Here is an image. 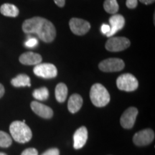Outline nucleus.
<instances>
[{
	"label": "nucleus",
	"instance_id": "f257e3e1",
	"mask_svg": "<svg viewBox=\"0 0 155 155\" xmlns=\"http://www.w3.org/2000/svg\"><path fill=\"white\" fill-rule=\"evenodd\" d=\"M22 30L26 34H36L45 42H53L56 36L55 28L48 19L34 17L26 19L22 24Z\"/></svg>",
	"mask_w": 155,
	"mask_h": 155
},
{
	"label": "nucleus",
	"instance_id": "f03ea898",
	"mask_svg": "<svg viewBox=\"0 0 155 155\" xmlns=\"http://www.w3.org/2000/svg\"><path fill=\"white\" fill-rule=\"evenodd\" d=\"M9 131L15 141L21 144L28 142L32 137L30 128L25 124V122L21 121L12 122L9 127Z\"/></svg>",
	"mask_w": 155,
	"mask_h": 155
},
{
	"label": "nucleus",
	"instance_id": "7ed1b4c3",
	"mask_svg": "<svg viewBox=\"0 0 155 155\" xmlns=\"http://www.w3.org/2000/svg\"><path fill=\"white\" fill-rule=\"evenodd\" d=\"M92 104L96 107H104L110 101V94L106 88L100 83L93 85L90 91Z\"/></svg>",
	"mask_w": 155,
	"mask_h": 155
},
{
	"label": "nucleus",
	"instance_id": "20e7f679",
	"mask_svg": "<svg viewBox=\"0 0 155 155\" xmlns=\"http://www.w3.org/2000/svg\"><path fill=\"white\" fill-rule=\"evenodd\" d=\"M116 86L121 91L131 92L137 90L139 86V82L135 76L131 73H124L118 78Z\"/></svg>",
	"mask_w": 155,
	"mask_h": 155
},
{
	"label": "nucleus",
	"instance_id": "39448f33",
	"mask_svg": "<svg viewBox=\"0 0 155 155\" xmlns=\"http://www.w3.org/2000/svg\"><path fill=\"white\" fill-rule=\"evenodd\" d=\"M129 39L124 37H111L106 42V49L110 52H121L130 46Z\"/></svg>",
	"mask_w": 155,
	"mask_h": 155
},
{
	"label": "nucleus",
	"instance_id": "423d86ee",
	"mask_svg": "<svg viewBox=\"0 0 155 155\" xmlns=\"http://www.w3.org/2000/svg\"><path fill=\"white\" fill-rule=\"evenodd\" d=\"M33 72L37 76L45 79L54 78L57 76V68L51 63H39L34 68Z\"/></svg>",
	"mask_w": 155,
	"mask_h": 155
},
{
	"label": "nucleus",
	"instance_id": "0eeeda50",
	"mask_svg": "<svg viewBox=\"0 0 155 155\" xmlns=\"http://www.w3.org/2000/svg\"><path fill=\"white\" fill-rule=\"evenodd\" d=\"M124 66V62L120 58H108L101 62L98 65L101 71L106 73L121 71Z\"/></svg>",
	"mask_w": 155,
	"mask_h": 155
},
{
	"label": "nucleus",
	"instance_id": "6e6552de",
	"mask_svg": "<svg viewBox=\"0 0 155 155\" xmlns=\"http://www.w3.org/2000/svg\"><path fill=\"white\" fill-rule=\"evenodd\" d=\"M69 26L73 33L76 35H84L91 29V25L88 21L75 17L70 20Z\"/></svg>",
	"mask_w": 155,
	"mask_h": 155
},
{
	"label": "nucleus",
	"instance_id": "1a4fd4ad",
	"mask_svg": "<svg viewBox=\"0 0 155 155\" xmlns=\"http://www.w3.org/2000/svg\"><path fill=\"white\" fill-rule=\"evenodd\" d=\"M154 132L152 129H147L138 131L134 135L133 141L134 144L139 147L149 145L154 141Z\"/></svg>",
	"mask_w": 155,
	"mask_h": 155
},
{
	"label": "nucleus",
	"instance_id": "9d476101",
	"mask_svg": "<svg viewBox=\"0 0 155 155\" xmlns=\"http://www.w3.org/2000/svg\"><path fill=\"white\" fill-rule=\"evenodd\" d=\"M138 115V110L135 107H130L127 108L122 114L120 123L121 127L124 129H131L134 125L136 119Z\"/></svg>",
	"mask_w": 155,
	"mask_h": 155
},
{
	"label": "nucleus",
	"instance_id": "9b49d317",
	"mask_svg": "<svg viewBox=\"0 0 155 155\" xmlns=\"http://www.w3.org/2000/svg\"><path fill=\"white\" fill-rule=\"evenodd\" d=\"M110 32L106 35L108 38L114 36L118 31L121 30L125 25V19L121 15H113L109 19Z\"/></svg>",
	"mask_w": 155,
	"mask_h": 155
},
{
	"label": "nucleus",
	"instance_id": "f8f14e48",
	"mask_svg": "<svg viewBox=\"0 0 155 155\" xmlns=\"http://www.w3.org/2000/svg\"><path fill=\"white\" fill-rule=\"evenodd\" d=\"M31 108L40 117L44 119H50L53 116V111L49 106L42 104L38 101H32L30 104Z\"/></svg>",
	"mask_w": 155,
	"mask_h": 155
},
{
	"label": "nucleus",
	"instance_id": "ddd939ff",
	"mask_svg": "<svg viewBox=\"0 0 155 155\" xmlns=\"http://www.w3.org/2000/svg\"><path fill=\"white\" fill-rule=\"evenodd\" d=\"M88 139V130L86 127H81L78 129L73 135V147L75 150H79L86 144Z\"/></svg>",
	"mask_w": 155,
	"mask_h": 155
},
{
	"label": "nucleus",
	"instance_id": "4468645a",
	"mask_svg": "<svg viewBox=\"0 0 155 155\" xmlns=\"http://www.w3.org/2000/svg\"><path fill=\"white\" fill-rule=\"evenodd\" d=\"M19 62L23 65H38L42 62V57L40 54L32 53V52H28L23 53L19 58Z\"/></svg>",
	"mask_w": 155,
	"mask_h": 155
},
{
	"label": "nucleus",
	"instance_id": "2eb2a0df",
	"mask_svg": "<svg viewBox=\"0 0 155 155\" xmlns=\"http://www.w3.org/2000/svg\"><path fill=\"white\" fill-rule=\"evenodd\" d=\"M83 105V98L79 94H75L70 97L68 103V108L69 111L72 114L76 113L81 109Z\"/></svg>",
	"mask_w": 155,
	"mask_h": 155
},
{
	"label": "nucleus",
	"instance_id": "dca6fc26",
	"mask_svg": "<svg viewBox=\"0 0 155 155\" xmlns=\"http://www.w3.org/2000/svg\"><path fill=\"white\" fill-rule=\"evenodd\" d=\"M0 12L4 16L9 17H16L19 15V9L12 4H4L0 7Z\"/></svg>",
	"mask_w": 155,
	"mask_h": 155
},
{
	"label": "nucleus",
	"instance_id": "f3484780",
	"mask_svg": "<svg viewBox=\"0 0 155 155\" xmlns=\"http://www.w3.org/2000/svg\"><path fill=\"white\" fill-rule=\"evenodd\" d=\"M11 83L15 87L31 86L30 77L25 74H19L13 79H12Z\"/></svg>",
	"mask_w": 155,
	"mask_h": 155
},
{
	"label": "nucleus",
	"instance_id": "a211bd4d",
	"mask_svg": "<svg viewBox=\"0 0 155 155\" xmlns=\"http://www.w3.org/2000/svg\"><path fill=\"white\" fill-rule=\"evenodd\" d=\"M56 100L59 103H63L66 100L68 96V88L65 83H58L55 91Z\"/></svg>",
	"mask_w": 155,
	"mask_h": 155
},
{
	"label": "nucleus",
	"instance_id": "6ab92c4d",
	"mask_svg": "<svg viewBox=\"0 0 155 155\" xmlns=\"http://www.w3.org/2000/svg\"><path fill=\"white\" fill-rule=\"evenodd\" d=\"M104 9L106 12L115 15L119 11V5L116 0H105L104 3Z\"/></svg>",
	"mask_w": 155,
	"mask_h": 155
},
{
	"label": "nucleus",
	"instance_id": "aec40b11",
	"mask_svg": "<svg viewBox=\"0 0 155 155\" xmlns=\"http://www.w3.org/2000/svg\"><path fill=\"white\" fill-rule=\"evenodd\" d=\"M32 96L35 99L39 101H45L49 97V91L46 87L36 89L32 93Z\"/></svg>",
	"mask_w": 155,
	"mask_h": 155
},
{
	"label": "nucleus",
	"instance_id": "412c9836",
	"mask_svg": "<svg viewBox=\"0 0 155 155\" xmlns=\"http://www.w3.org/2000/svg\"><path fill=\"white\" fill-rule=\"evenodd\" d=\"M12 143V139L8 134L3 131H0V147L3 148L9 147Z\"/></svg>",
	"mask_w": 155,
	"mask_h": 155
},
{
	"label": "nucleus",
	"instance_id": "4be33fe9",
	"mask_svg": "<svg viewBox=\"0 0 155 155\" xmlns=\"http://www.w3.org/2000/svg\"><path fill=\"white\" fill-rule=\"evenodd\" d=\"M38 45V40L35 38H29L26 42H25V46L28 48H35Z\"/></svg>",
	"mask_w": 155,
	"mask_h": 155
},
{
	"label": "nucleus",
	"instance_id": "5701e85b",
	"mask_svg": "<svg viewBox=\"0 0 155 155\" xmlns=\"http://www.w3.org/2000/svg\"><path fill=\"white\" fill-rule=\"evenodd\" d=\"M21 155H38V152L35 148H28L23 151Z\"/></svg>",
	"mask_w": 155,
	"mask_h": 155
},
{
	"label": "nucleus",
	"instance_id": "b1692460",
	"mask_svg": "<svg viewBox=\"0 0 155 155\" xmlns=\"http://www.w3.org/2000/svg\"><path fill=\"white\" fill-rule=\"evenodd\" d=\"M137 5H138V0H127L126 2V5L129 9L136 8Z\"/></svg>",
	"mask_w": 155,
	"mask_h": 155
},
{
	"label": "nucleus",
	"instance_id": "393cba45",
	"mask_svg": "<svg viewBox=\"0 0 155 155\" xmlns=\"http://www.w3.org/2000/svg\"><path fill=\"white\" fill-rule=\"evenodd\" d=\"M42 155H60V152L57 148H52L45 151Z\"/></svg>",
	"mask_w": 155,
	"mask_h": 155
},
{
	"label": "nucleus",
	"instance_id": "a878e982",
	"mask_svg": "<svg viewBox=\"0 0 155 155\" xmlns=\"http://www.w3.org/2000/svg\"><path fill=\"white\" fill-rule=\"evenodd\" d=\"M101 30L103 34L106 35L110 32V25L107 24H103L101 28Z\"/></svg>",
	"mask_w": 155,
	"mask_h": 155
},
{
	"label": "nucleus",
	"instance_id": "bb28decb",
	"mask_svg": "<svg viewBox=\"0 0 155 155\" xmlns=\"http://www.w3.org/2000/svg\"><path fill=\"white\" fill-rule=\"evenodd\" d=\"M53 1L60 7H63L65 4V0H53Z\"/></svg>",
	"mask_w": 155,
	"mask_h": 155
},
{
	"label": "nucleus",
	"instance_id": "cd10ccee",
	"mask_svg": "<svg viewBox=\"0 0 155 155\" xmlns=\"http://www.w3.org/2000/svg\"><path fill=\"white\" fill-rule=\"evenodd\" d=\"M139 1H140L141 3L144 4V5H150V4H152L154 2L155 0H139Z\"/></svg>",
	"mask_w": 155,
	"mask_h": 155
},
{
	"label": "nucleus",
	"instance_id": "c85d7f7f",
	"mask_svg": "<svg viewBox=\"0 0 155 155\" xmlns=\"http://www.w3.org/2000/svg\"><path fill=\"white\" fill-rule=\"evenodd\" d=\"M4 94H5V88H4V86L0 83V98L4 96Z\"/></svg>",
	"mask_w": 155,
	"mask_h": 155
},
{
	"label": "nucleus",
	"instance_id": "c756f323",
	"mask_svg": "<svg viewBox=\"0 0 155 155\" xmlns=\"http://www.w3.org/2000/svg\"><path fill=\"white\" fill-rule=\"evenodd\" d=\"M0 155H7L5 154V153H3V152H0Z\"/></svg>",
	"mask_w": 155,
	"mask_h": 155
}]
</instances>
